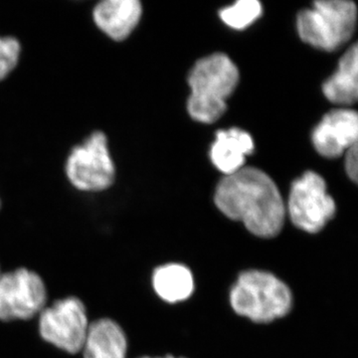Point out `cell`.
Here are the masks:
<instances>
[{
	"instance_id": "cell-1",
	"label": "cell",
	"mask_w": 358,
	"mask_h": 358,
	"mask_svg": "<svg viewBox=\"0 0 358 358\" xmlns=\"http://www.w3.org/2000/svg\"><path fill=\"white\" fill-rule=\"evenodd\" d=\"M219 210L241 221L254 235L274 237L281 232L286 206L273 179L255 167H243L226 176L215 193Z\"/></svg>"
},
{
	"instance_id": "cell-2",
	"label": "cell",
	"mask_w": 358,
	"mask_h": 358,
	"mask_svg": "<svg viewBox=\"0 0 358 358\" xmlns=\"http://www.w3.org/2000/svg\"><path fill=\"white\" fill-rule=\"evenodd\" d=\"M238 82L239 71L225 54L216 53L199 60L188 77L192 95L187 110L192 119L204 124L220 119Z\"/></svg>"
},
{
	"instance_id": "cell-3",
	"label": "cell",
	"mask_w": 358,
	"mask_h": 358,
	"mask_svg": "<svg viewBox=\"0 0 358 358\" xmlns=\"http://www.w3.org/2000/svg\"><path fill=\"white\" fill-rule=\"evenodd\" d=\"M230 301L238 315L266 324L289 313L293 296L289 287L274 275L252 270L240 275L231 289Z\"/></svg>"
},
{
	"instance_id": "cell-4",
	"label": "cell",
	"mask_w": 358,
	"mask_h": 358,
	"mask_svg": "<svg viewBox=\"0 0 358 358\" xmlns=\"http://www.w3.org/2000/svg\"><path fill=\"white\" fill-rule=\"evenodd\" d=\"M357 22V7L350 0L317 1L298 15L301 39L324 51H334L352 38Z\"/></svg>"
},
{
	"instance_id": "cell-5",
	"label": "cell",
	"mask_w": 358,
	"mask_h": 358,
	"mask_svg": "<svg viewBox=\"0 0 358 358\" xmlns=\"http://www.w3.org/2000/svg\"><path fill=\"white\" fill-rule=\"evenodd\" d=\"M71 185L81 192H98L114 183L115 169L108 147L107 136L94 131L72 148L65 164Z\"/></svg>"
},
{
	"instance_id": "cell-6",
	"label": "cell",
	"mask_w": 358,
	"mask_h": 358,
	"mask_svg": "<svg viewBox=\"0 0 358 358\" xmlns=\"http://www.w3.org/2000/svg\"><path fill=\"white\" fill-rule=\"evenodd\" d=\"M89 327L86 308L76 296L55 301L40 313L42 338L70 355L83 350Z\"/></svg>"
},
{
	"instance_id": "cell-7",
	"label": "cell",
	"mask_w": 358,
	"mask_h": 358,
	"mask_svg": "<svg viewBox=\"0 0 358 358\" xmlns=\"http://www.w3.org/2000/svg\"><path fill=\"white\" fill-rule=\"evenodd\" d=\"M336 205L320 174L308 171L293 183L288 201L292 222L301 230L317 233L336 215Z\"/></svg>"
},
{
	"instance_id": "cell-8",
	"label": "cell",
	"mask_w": 358,
	"mask_h": 358,
	"mask_svg": "<svg viewBox=\"0 0 358 358\" xmlns=\"http://www.w3.org/2000/svg\"><path fill=\"white\" fill-rule=\"evenodd\" d=\"M46 303V286L37 273L25 268L0 273V320L33 319Z\"/></svg>"
},
{
	"instance_id": "cell-9",
	"label": "cell",
	"mask_w": 358,
	"mask_h": 358,
	"mask_svg": "<svg viewBox=\"0 0 358 358\" xmlns=\"http://www.w3.org/2000/svg\"><path fill=\"white\" fill-rule=\"evenodd\" d=\"M313 147L322 157L336 159L358 143V112L336 109L327 113L312 134Z\"/></svg>"
},
{
	"instance_id": "cell-10",
	"label": "cell",
	"mask_w": 358,
	"mask_h": 358,
	"mask_svg": "<svg viewBox=\"0 0 358 358\" xmlns=\"http://www.w3.org/2000/svg\"><path fill=\"white\" fill-rule=\"evenodd\" d=\"M141 13L143 8L138 0H105L94 8L93 18L110 38L122 41L134 31Z\"/></svg>"
},
{
	"instance_id": "cell-11",
	"label": "cell",
	"mask_w": 358,
	"mask_h": 358,
	"mask_svg": "<svg viewBox=\"0 0 358 358\" xmlns=\"http://www.w3.org/2000/svg\"><path fill=\"white\" fill-rule=\"evenodd\" d=\"M254 152V141L240 129L219 131L212 145L210 157L221 173L230 176L243 169L247 155Z\"/></svg>"
},
{
	"instance_id": "cell-12",
	"label": "cell",
	"mask_w": 358,
	"mask_h": 358,
	"mask_svg": "<svg viewBox=\"0 0 358 358\" xmlns=\"http://www.w3.org/2000/svg\"><path fill=\"white\" fill-rule=\"evenodd\" d=\"M322 91L331 102L338 105L358 102V41L343 54L338 69L324 82Z\"/></svg>"
},
{
	"instance_id": "cell-13",
	"label": "cell",
	"mask_w": 358,
	"mask_h": 358,
	"mask_svg": "<svg viewBox=\"0 0 358 358\" xmlns=\"http://www.w3.org/2000/svg\"><path fill=\"white\" fill-rule=\"evenodd\" d=\"M128 341L122 327L110 319L90 324L84 358H126Z\"/></svg>"
},
{
	"instance_id": "cell-14",
	"label": "cell",
	"mask_w": 358,
	"mask_h": 358,
	"mask_svg": "<svg viewBox=\"0 0 358 358\" xmlns=\"http://www.w3.org/2000/svg\"><path fill=\"white\" fill-rule=\"evenodd\" d=\"M152 284L157 294L169 303H178L189 298L194 281L189 268L180 264H169L155 271Z\"/></svg>"
},
{
	"instance_id": "cell-15",
	"label": "cell",
	"mask_w": 358,
	"mask_h": 358,
	"mask_svg": "<svg viewBox=\"0 0 358 358\" xmlns=\"http://www.w3.org/2000/svg\"><path fill=\"white\" fill-rule=\"evenodd\" d=\"M263 8L256 0H241L234 6L226 7L220 11V18L226 25L241 30L248 27L262 15Z\"/></svg>"
},
{
	"instance_id": "cell-16",
	"label": "cell",
	"mask_w": 358,
	"mask_h": 358,
	"mask_svg": "<svg viewBox=\"0 0 358 358\" xmlns=\"http://www.w3.org/2000/svg\"><path fill=\"white\" fill-rule=\"evenodd\" d=\"M21 44L15 37H0V81L6 79L20 62Z\"/></svg>"
},
{
	"instance_id": "cell-17",
	"label": "cell",
	"mask_w": 358,
	"mask_h": 358,
	"mask_svg": "<svg viewBox=\"0 0 358 358\" xmlns=\"http://www.w3.org/2000/svg\"><path fill=\"white\" fill-rule=\"evenodd\" d=\"M345 171L353 182L358 185V143L345 154Z\"/></svg>"
},
{
	"instance_id": "cell-18",
	"label": "cell",
	"mask_w": 358,
	"mask_h": 358,
	"mask_svg": "<svg viewBox=\"0 0 358 358\" xmlns=\"http://www.w3.org/2000/svg\"><path fill=\"white\" fill-rule=\"evenodd\" d=\"M141 358H150V357H141ZM164 358H176V357H171V355H167V357H164Z\"/></svg>"
},
{
	"instance_id": "cell-19",
	"label": "cell",
	"mask_w": 358,
	"mask_h": 358,
	"mask_svg": "<svg viewBox=\"0 0 358 358\" xmlns=\"http://www.w3.org/2000/svg\"><path fill=\"white\" fill-rule=\"evenodd\" d=\"M0 206H1V203H0Z\"/></svg>"
}]
</instances>
